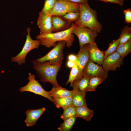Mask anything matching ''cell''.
<instances>
[{
	"instance_id": "10",
	"label": "cell",
	"mask_w": 131,
	"mask_h": 131,
	"mask_svg": "<svg viewBox=\"0 0 131 131\" xmlns=\"http://www.w3.org/2000/svg\"><path fill=\"white\" fill-rule=\"evenodd\" d=\"M123 58L115 51L104 59L102 66L107 73L109 71H115L123 64Z\"/></svg>"
},
{
	"instance_id": "19",
	"label": "cell",
	"mask_w": 131,
	"mask_h": 131,
	"mask_svg": "<svg viewBox=\"0 0 131 131\" xmlns=\"http://www.w3.org/2000/svg\"><path fill=\"white\" fill-rule=\"evenodd\" d=\"M90 78L83 76L81 78L74 81L71 87L73 90L86 92V89Z\"/></svg>"
},
{
	"instance_id": "17",
	"label": "cell",
	"mask_w": 131,
	"mask_h": 131,
	"mask_svg": "<svg viewBox=\"0 0 131 131\" xmlns=\"http://www.w3.org/2000/svg\"><path fill=\"white\" fill-rule=\"evenodd\" d=\"M52 23L53 32H59L68 27L71 23L68 22L61 16H52Z\"/></svg>"
},
{
	"instance_id": "25",
	"label": "cell",
	"mask_w": 131,
	"mask_h": 131,
	"mask_svg": "<svg viewBox=\"0 0 131 131\" xmlns=\"http://www.w3.org/2000/svg\"><path fill=\"white\" fill-rule=\"evenodd\" d=\"M63 109V113L60 115L61 118L63 120L73 117H76L75 107L73 105H70Z\"/></svg>"
},
{
	"instance_id": "22",
	"label": "cell",
	"mask_w": 131,
	"mask_h": 131,
	"mask_svg": "<svg viewBox=\"0 0 131 131\" xmlns=\"http://www.w3.org/2000/svg\"><path fill=\"white\" fill-rule=\"evenodd\" d=\"M106 79L100 77H95L90 78L86 92L95 91L97 87L101 84Z\"/></svg>"
},
{
	"instance_id": "11",
	"label": "cell",
	"mask_w": 131,
	"mask_h": 131,
	"mask_svg": "<svg viewBox=\"0 0 131 131\" xmlns=\"http://www.w3.org/2000/svg\"><path fill=\"white\" fill-rule=\"evenodd\" d=\"M89 44H86L80 47L79 51L76 55V58L75 62L78 69V74L76 80L83 76V70L89 59L88 49Z\"/></svg>"
},
{
	"instance_id": "34",
	"label": "cell",
	"mask_w": 131,
	"mask_h": 131,
	"mask_svg": "<svg viewBox=\"0 0 131 131\" xmlns=\"http://www.w3.org/2000/svg\"><path fill=\"white\" fill-rule=\"evenodd\" d=\"M75 62L68 60L67 63V66L69 68H72L74 65Z\"/></svg>"
},
{
	"instance_id": "7",
	"label": "cell",
	"mask_w": 131,
	"mask_h": 131,
	"mask_svg": "<svg viewBox=\"0 0 131 131\" xmlns=\"http://www.w3.org/2000/svg\"><path fill=\"white\" fill-rule=\"evenodd\" d=\"M66 44L64 41L56 43L53 48L46 55L34 60L36 62L48 61L52 63H62L64 59L63 50Z\"/></svg>"
},
{
	"instance_id": "29",
	"label": "cell",
	"mask_w": 131,
	"mask_h": 131,
	"mask_svg": "<svg viewBox=\"0 0 131 131\" xmlns=\"http://www.w3.org/2000/svg\"><path fill=\"white\" fill-rule=\"evenodd\" d=\"M56 0H45L43 7L40 12L42 13H49L53 9Z\"/></svg>"
},
{
	"instance_id": "32",
	"label": "cell",
	"mask_w": 131,
	"mask_h": 131,
	"mask_svg": "<svg viewBox=\"0 0 131 131\" xmlns=\"http://www.w3.org/2000/svg\"><path fill=\"white\" fill-rule=\"evenodd\" d=\"M76 58V55L74 54H71L69 55L68 57V60L75 62Z\"/></svg>"
},
{
	"instance_id": "3",
	"label": "cell",
	"mask_w": 131,
	"mask_h": 131,
	"mask_svg": "<svg viewBox=\"0 0 131 131\" xmlns=\"http://www.w3.org/2000/svg\"><path fill=\"white\" fill-rule=\"evenodd\" d=\"M80 15L78 20L75 22L77 25L88 27L100 33L102 26L98 20L96 11L92 9L88 2L79 3Z\"/></svg>"
},
{
	"instance_id": "8",
	"label": "cell",
	"mask_w": 131,
	"mask_h": 131,
	"mask_svg": "<svg viewBox=\"0 0 131 131\" xmlns=\"http://www.w3.org/2000/svg\"><path fill=\"white\" fill-rule=\"evenodd\" d=\"M80 10L79 3L67 0H56L53 9L48 13L52 16H62L69 12L79 11Z\"/></svg>"
},
{
	"instance_id": "26",
	"label": "cell",
	"mask_w": 131,
	"mask_h": 131,
	"mask_svg": "<svg viewBox=\"0 0 131 131\" xmlns=\"http://www.w3.org/2000/svg\"><path fill=\"white\" fill-rule=\"evenodd\" d=\"M80 15V12H72L68 13L61 16L66 21L71 23L75 22L79 19Z\"/></svg>"
},
{
	"instance_id": "18",
	"label": "cell",
	"mask_w": 131,
	"mask_h": 131,
	"mask_svg": "<svg viewBox=\"0 0 131 131\" xmlns=\"http://www.w3.org/2000/svg\"><path fill=\"white\" fill-rule=\"evenodd\" d=\"M48 92L50 96L52 98H62L72 96L73 91L68 90L61 86L53 87L51 90Z\"/></svg>"
},
{
	"instance_id": "24",
	"label": "cell",
	"mask_w": 131,
	"mask_h": 131,
	"mask_svg": "<svg viewBox=\"0 0 131 131\" xmlns=\"http://www.w3.org/2000/svg\"><path fill=\"white\" fill-rule=\"evenodd\" d=\"M131 27L126 26L121 30L119 38L120 44L125 43L131 39Z\"/></svg>"
},
{
	"instance_id": "5",
	"label": "cell",
	"mask_w": 131,
	"mask_h": 131,
	"mask_svg": "<svg viewBox=\"0 0 131 131\" xmlns=\"http://www.w3.org/2000/svg\"><path fill=\"white\" fill-rule=\"evenodd\" d=\"M72 33L77 37L80 47L86 44L95 43V39L98 36L95 31L88 27L76 25Z\"/></svg>"
},
{
	"instance_id": "12",
	"label": "cell",
	"mask_w": 131,
	"mask_h": 131,
	"mask_svg": "<svg viewBox=\"0 0 131 131\" xmlns=\"http://www.w3.org/2000/svg\"><path fill=\"white\" fill-rule=\"evenodd\" d=\"M37 25L40 29V34L53 33L52 16L49 13H39Z\"/></svg>"
},
{
	"instance_id": "6",
	"label": "cell",
	"mask_w": 131,
	"mask_h": 131,
	"mask_svg": "<svg viewBox=\"0 0 131 131\" xmlns=\"http://www.w3.org/2000/svg\"><path fill=\"white\" fill-rule=\"evenodd\" d=\"M28 75L29 82L25 86L20 88V91L21 92H30L46 98L53 103V98L50 96L48 91L45 90L38 81L35 79V76L30 73H29Z\"/></svg>"
},
{
	"instance_id": "21",
	"label": "cell",
	"mask_w": 131,
	"mask_h": 131,
	"mask_svg": "<svg viewBox=\"0 0 131 131\" xmlns=\"http://www.w3.org/2000/svg\"><path fill=\"white\" fill-rule=\"evenodd\" d=\"M115 51L123 58L129 54L131 52V39L125 43H119Z\"/></svg>"
},
{
	"instance_id": "30",
	"label": "cell",
	"mask_w": 131,
	"mask_h": 131,
	"mask_svg": "<svg viewBox=\"0 0 131 131\" xmlns=\"http://www.w3.org/2000/svg\"><path fill=\"white\" fill-rule=\"evenodd\" d=\"M125 17V22L127 24L131 23V9L128 8L123 11Z\"/></svg>"
},
{
	"instance_id": "16",
	"label": "cell",
	"mask_w": 131,
	"mask_h": 131,
	"mask_svg": "<svg viewBox=\"0 0 131 131\" xmlns=\"http://www.w3.org/2000/svg\"><path fill=\"white\" fill-rule=\"evenodd\" d=\"M72 104L74 107L87 106L85 99L86 92L72 90Z\"/></svg>"
},
{
	"instance_id": "13",
	"label": "cell",
	"mask_w": 131,
	"mask_h": 131,
	"mask_svg": "<svg viewBox=\"0 0 131 131\" xmlns=\"http://www.w3.org/2000/svg\"><path fill=\"white\" fill-rule=\"evenodd\" d=\"M89 59L99 65H102L104 58V51L100 50L96 44H89L88 47Z\"/></svg>"
},
{
	"instance_id": "33",
	"label": "cell",
	"mask_w": 131,
	"mask_h": 131,
	"mask_svg": "<svg viewBox=\"0 0 131 131\" xmlns=\"http://www.w3.org/2000/svg\"><path fill=\"white\" fill-rule=\"evenodd\" d=\"M76 3L88 2V0H67Z\"/></svg>"
},
{
	"instance_id": "14",
	"label": "cell",
	"mask_w": 131,
	"mask_h": 131,
	"mask_svg": "<svg viewBox=\"0 0 131 131\" xmlns=\"http://www.w3.org/2000/svg\"><path fill=\"white\" fill-rule=\"evenodd\" d=\"M46 108L43 107L37 109H30L25 112L26 117L24 122L27 127L34 125L40 116L46 110Z\"/></svg>"
},
{
	"instance_id": "15",
	"label": "cell",
	"mask_w": 131,
	"mask_h": 131,
	"mask_svg": "<svg viewBox=\"0 0 131 131\" xmlns=\"http://www.w3.org/2000/svg\"><path fill=\"white\" fill-rule=\"evenodd\" d=\"M76 117L81 118L87 121H90L93 116V110L89 108L86 106L75 107Z\"/></svg>"
},
{
	"instance_id": "20",
	"label": "cell",
	"mask_w": 131,
	"mask_h": 131,
	"mask_svg": "<svg viewBox=\"0 0 131 131\" xmlns=\"http://www.w3.org/2000/svg\"><path fill=\"white\" fill-rule=\"evenodd\" d=\"M53 103L57 108L60 107L63 109L72 104V96L66 97H53Z\"/></svg>"
},
{
	"instance_id": "1",
	"label": "cell",
	"mask_w": 131,
	"mask_h": 131,
	"mask_svg": "<svg viewBox=\"0 0 131 131\" xmlns=\"http://www.w3.org/2000/svg\"><path fill=\"white\" fill-rule=\"evenodd\" d=\"M76 25L72 23L71 26L67 29L55 33H40L36 38L40 41L41 45L47 48L54 47L56 42L60 41H65L67 47L70 48L74 41L72 31Z\"/></svg>"
},
{
	"instance_id": "31",
	"label": "cell",
	"mask_w": 131,
	"mask_h": 131,
	"mask_svg": "<svg viewBox=\"0 0 131 131\" xmlns=\"http://www.w3.org/2000/svg\"><path fill=\"white\" fill-rule=\"evenodd\" d=\"M101 1L106 2H109L113 3L118 4L122 6L121 4L118 2L117 0H97Z\"/></svg>"
},
{
	"instance_id": "35",
	"label": "cell",
	"mask_w": 131,
	"mask_h": 131,
	"mask_svg": "<svg viewBox=\"0 0 131 131\" xmlns=\"http://www.w3.org/2000/svg\"><path fill=\"white\" fill-rule=\"evenodd\" d=\"M117 1L120 3L122 5V6L123 5L124 2V0H117Z\"/></svg>"
},
{
	"instance_id": "2",
	"label": "cell",
	"mask_w": 131,
	"mask_h": 131,
	"mask_svg": "<svg viewBox=\"0 0 131 131\" xmlns=\"http://www.w3.org/2000/svg\"><path fill=\"white\" fill-rule=\"evenodd\" d=\"M32 63L34 69L42 82L50 83L54 87H60L57 82V77L62 64L52 63L48 61L38 62L35 60Z\"/></svg>"
},
{
	"instance_id": "27",
	"label": "cell",
	"mask_w": 131,
	"mask_h": 131,
	"mask_svg": "<svg viewBox=\"0 0 131 131\" xmlns=\"http://www.w3.org/2000/svg\"><path fill=\"white\" fill-rule=\"evenodd\" d=\"M78 74V70L77 66L75 62L74 66L72 68L69 75V78L66 85L69 83L70 84L71 87L74 81L76 80Z\"/></svg>"
},
{
	"instance_id": "9",
	"label": "cell",
	"mask_w": 131,
	"mask_h": 131,
	"mask_svg": "<svg viewBox=\"0 0 131 131\" xmlns=\"http://www.w3.org/2000/svg\"><path fill=\"white\" fill-rule=\"evenodd\" d=\"M83 76L90 78L93 77H98L106 79L108 73L103 69L102 66L95 64L89 59L85 67L82 72Z\"/></svg>"
},
{
	"instance_id": "4",
	"label": "cell",
	"mask_w": 131,
	"mask_h": 131,
	"mask_svg": "<svg viewBox=\"0 0 131 131\" xmlns=\"http://www.w3.org/2000/svg\"><path fill=\"white\" fill-rule=\"evenodd\" d=\"M31 29L28 27L26 30L27 34L25 44L21 52L16 56L11 58L12 62H16L19 66L26 63L25 58L28 53L31 50L35 49H38L41 44L40 41L33 40L31 38L30 34Z\"/></svg>"
},
{
	"instance_id": "28",
	"label": "cell",
	"mask_w": 131,
	"mask_h": 131,
	"mask_svg": "<svg viewBox=\"0 0 131 131\" xmlns=\"http://www.w3.org/2000/svg\"><path fill=\"white\" fill-rule=\"evenodd\" d=\"M119 39L113 40L109 44L107 49L104 51V59L107 56L115 51L117 48L119 43Z\"/></svg>"
},
{
	"instance_id": "23",
	"label": "cell",
	"mask_w": 131,
	"mask_h": 131,
	"mask_svg": "<svg viewBox=\"0 0 131 131\" xmlns=\"http://www.w3.org/2000/svg\"><path fill=\"white\" fill-rule=\"evenodd\" d=\"M76 117H73L64 120L58 129L60 131H69L72 129L76 121Z\"/></svg>"
}]
</instances>
